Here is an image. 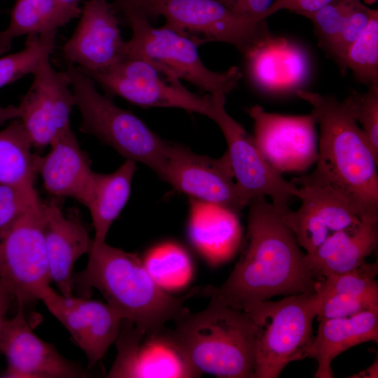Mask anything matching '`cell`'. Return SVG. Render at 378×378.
<instances>
[{"mask_svg": "<svg viewBox=\"0 0 378 378\" xmlns=\"http://www.w3.org/2000/svg\"><path fill=\"white\" fill-rule=\"evenodd\" d=\"M378 264L366 261L358 267L328 275L316 281L318 320L351 316L378 309Z\"/></svg>", "mask_w": 378, "mask_h": 378, "instance_id": "44dd1931", "label": "cell"}, {"mask_svg": "<svg viewBox=\"0 0 378 378\" xmlns=\"http://www.w3.org/2000/svg\"><path fill=\"white\" fill-rule=\"evenodd\" d=\"M136 169V162L126 159L111 174L94 172L92 197L88 207L95 232L94 242L105 241L111 225L129 199Z\"/></svg>", "mask_w": 378, "mask_h": 378, "instance_id": "484cf974", "label": "cell"}, {"mask_svg": "<svg viewBox=\"0 0 378 378\" xmlns=\"http://www.w3.org/2000/svg\"><path fill=\"white\" fill-rule=\"evenodd\" d=\"M361 0H332L321 8L303 16L314 25L319 46L331 54L345 21Z\"/></svg>", "mask_w": 378, "mask_h": 378, "instance_id": "1f68e13d", "label": "cell"}, {"mask_svg": "<svg viewBox=\"0 0 378 378\" xmlns=\"http://www.w3.org/2000/svg\"><path fill=\"white\" fill-rule=\"evenodd\" d=\"M318 306L314 292L260 301L244 311L255 330L253 378L279 377L288 363L309 357Z\"/></svg>", "mask_w": 378, "mask_h": 378, "instance_id": "5b68a950", "label": "cell"}, {"mask_svg": "<svg viewBox=\"0 0 378 378\" xmlns=\"http://www.w3.org/2000/svg\"><path fill=\"white\" fill-rule=\"evenodd\" d=\"M115 340L118 354L107 377H198L172 330L146 331L122 321Z\"/></svg>", "mask_w": 378, "mask_h": 378, "instance_id": "7c38bea8", "label": "cell"}, {"mask_svg": "<svg viewBox=\"0 0 378 378\" xmlns=\"http://www.w3.org/2000/svg\"><path fill=\"white\" fill-rule=\"evenodd\" d=\"M40 200L34 188L0 183V230L11 223Z\"/></svg>", "mask_w": 378, "mask_h": 378, "instance_id": "836d02e7", "label": "cell"}, {"mask_svg": "<svg viewBox=\"0 0 378 378\" xmlns=\"http://www.w3.org/2000/svg\"><path fill=\"white\" fill-rule=\"evenodd\" d=\"M159 176L191 198L218 204L237 214L245 207L233 181L226 152L219 158H213L169 141Z\"/></svg>", "mask_w": 378, "mask_h": 378, "instance_id": "4fadbf2b", "label": "cell"}, {"mask_svg": "<svg viewBox=\"0 0 378 378\" xmlns=\"http://www.w3.org/2000/svg\"><path fill=\"white\" fill-rule=\"evenodd\" d=\"M66 71L81 114L80 130L95 136L126 159L146 164L160 176L169 141L161 139L134 113L99 93L94 81L78 66L68 64Z\"/></svg>", "mask_w": 378, "mask_h": 378, "instance_id": "8992f818", "label": "cell"}, {"mask_svg": "<svg viewBox=\"0 0 378 378\" xmlns=\"http://www.w3.org/2000/svg\"><path fill=\"white\" fill-rule=\"evenodd\" d=\"M46 205L41 200L0 230V279L18 305L41 300L50 288L44 236Z\"/></svg>", "mask_w": 378, "mask_h": 378, "instance_id": "9c48e42d", "label": "cell"}, {"mask_svg": "<svg viewBox=\"0 0 378 378\" xmlns=\"http://www.w3.org/2000/svg\"><path fill=\"white\" fill-rule=\"evenodd\" d=\"M332 0H276L270 11V16L279 10L286 9L304 15L313 13Z\"/></svg>", "mask_w": 378, "mask_h": 378, "instance_id": "d590c367", "label": "cell"}, {"mask_svg": "<svg viewBox=\"0 0 378 378\" xmlns=\"http://www.w3.org/2000/svg\"><path fill=\"white\" fill-rule=\"evenodd\" d=\"M57 1L71 20L80 16L82 10L79 6L80 0H57Z\"/></svg>", "mask_w": 378, "mask_h": 378, "instance_id": "f35d334b", "label": "cell"}, {"mask_svg": "<svg viewBox=\"0 0 378 378\" xmlns=\"http://www.w3.org/2000/svg\"><path fill=\"white\" fill-rule=\"evenodd\" d=\"M45 57L34 74V80L18 106L20 120L32 146L41 148L71 128L70 115L76 105L67 71H57Z\"/></svg>", "mask_w": 378, "mask_h": 378, "instance_id": "2e32d148", "label": "cell"}, {"mask_svg": "<svg viewBox=\"0 0 378 378\" xmlns=\"http://www.w3.org/2000/svg\"><path fill=\"white\" fill-rule=\"evenodd\" d=\"M350 377L356 378H377L378 377V359L377 356L374 363L365 370Z\"/></svg>", "mask_w": 378, "mask_h": 378, "instance_id": "60d3db41", "label": "cell"}, {"mask_svg": "<svg viewBox=\"0 0 378 378\" xmlns=\"http://www.w3.org/2000/svg\"><path fill=\"white\" fill-rule=\"evenodd\" d=\"M132 31V37L124 41L123 57H136L162 65L180 80L209 92H231L238 85L242 74L236 66L223 72L213 71L204 64L197 46L189 38L165 26L154 27L145 17L126 18Z\"/></svg>", "mask_w": 378, "mask_h": 378, "instance_id": "ba28073f", "label": "cell"}, {"mask_svg": "<svg viewBox=\"0 0 378 378\" xmlns=\"http://www.w3.org/2000/svg\"><path fill=\"white\" fill-rule=\"evenodd\" d=\"M19 118L0 130V183L34 188L38 155Z\"/></svg>", "mask_w": 378, "mask_h": 378, "instance_id": "4316f807", "label": "cell"}, {"mask_svg": "<svg viewBox=\"0 0 378 378\" xmlns=\"http://www.w3.org/2000/svg\"><path fill=\"white\" fill-rule=\"evenodd\" d=\"M15 299L6 284L0 279V353L1 344L7 322L6 314Z\"/></svg>", "mask_w": 378, "mask_h": 378, "instance_id": "8d00e7d4", "label": "cell"}, {"mask_svg": "<svg viewBox=\"0 0 378 378\" xmlns=\"http://www.w3.org/2000/svg\"><path fill=\"white\" fill-rule=\"evenodd\" d=\"M188 234L190 242L211 265L230 259L241 235L238 214L213 203L190 199Z\"/></svg>", "mask_w": 378, "mask_h": 378, "instance_id": "7402d4cb", "label": "cell"}, {"mask_svg": "<svg viewBox=\"0 0 378 378\" xmlns=\"http://www.w3.org/2000/svg\"><path fill=\"white\" fill-rule=\"evenodd\" d=\"M116 10L106 0H88L80 19L62 47L68 64H78L84 72L104 70L121 59L122 39Z\"/></svg>", "mask_w": 378, "mask_h": 378, "instance_id": "ac0fdd59", "label": "cell"}, {"mask_svg": "<svg viewBox=\"0 0 378 378\" xmlns=\"http://www.w3.org/2000/svg\"><path fill=\"white\" fill-rule=\"evenodd\" d=\"M44 236L50 280L62 295L71 296L74 263L92 241L78 210L70 209L64 215L57 204L47 202Z\"/></svg>", "mask_w": 378, "mask_h": 378, "instance_id": "ffe728a7", "label": "cell"}, {"mask_svg": "<svg viewBox=\"0 0 378 378\" xmlns=\"http://www.w3.org/2000/svg\"><path fill=\"white\" fill-rule=\"evenodd\" d=\"M318 321L309 354L317 362L316 378H332L331 363L344 351L366 342H378V309Z\"/></svg>", "mask_w": 378, "mask_h": 378, "instance_id": "cb8c5ba5", "label": "cell"}, {"mask_svg": "<svg viewBox=\"0 0 378 378\" xmlns=\"http://www.w3.org/2000/svg\"><path fill=\"white\" fill-rule=\"evenodd\" d=\"M144 15L148 20L162 16L164 26L197 47L209 42L227 43L244 56L272 36L266 20L239 15L218 0H151Z\"/></svg>", "mask_w": 378, "mask_h": 378, "instance_id": "52a82bcc", "label": "cell"}, {"mask_svg": "<svg viewBox=\"0 0 378 378\" xmlns=\"http://www.w3.org/2000/svg\"><path fill=\"white\" fill-rule=\"evenodd\" d=\"M312 106L320 138L311 174L332 186L363 221L378 222V158L345 99L299 89Z\"/></svg>", "mask_w": 378, "mask_h": 378, "instance_id": "7a4b0ae2", "label": "cell"}, {"mask_svg": "<svg viewBox=\"0 0 378 378\" xmlns=\"http://www.w3.org/2000/svg\"><path fill=\"white\" fill-rule=\"evenodd\" d=\"M344 71L350 69L357 80L369 85L378 82V14L348 49Z\"/></svg>", "mask_w": 378, "mask_h": 378, "instance_id": "4dcf8cb0", "label": "cell"}, {"mask_svg": "<svg viewBox=\"0 0 378 378\" xmlns=\"http://www.w3.org/2000/svg\"><path fill=\"white\" fill-rule=\"evenodd\" d=\"M290 181L299 189L301 204L282 216L306 253L314 251L334 233L363 221L339 191L311 174Z\"/></svg>", "mask_w": 378, "mask_h": 378, "instance_id": "9a60e30c", "label": "cell"}, {"mask_svg": "<svg viewBox=\"0 0 378 378\" xmlns=\"http://www.w3.org/2000/svg\"><path fill=\"white\" fill-rule=\"evenodd\" d=\"M225 98L223 92L211 94L209 118L219 126L225 136L226 153L243 204L247 206L253 198L268 196L274 209L281 214H285L289 210L290 199L299 197V189L267 162L253 137L227 113Z\"/></svg>", "mask_w": 378, "mask_h": 378, "instance_id": "8fae6325", "label": "cell"}, {"mask_svg": "<svg viewBox=\"0 0 378 378\" xmlns=\"http://www.w3.org/2000/svg\"><path fill=\"white\" fill-rule=\"evenodd\" d=\"M364 1L368 4H372L377 1V0H364Z\"/></svg>", "mask_w": 378, "mask_h": 378, "instance_id": "b9f144b4", "label": "cell"}, {"mask_svg": "<svg viewBox=\"0 0 378 378\" xmlns=\"http://www.w3.org/2000/svg\"><path fill=\"white\" fill-rule=\"evenodd\" d=\"M235 13L257 21L267 20L276 0H218Z\"/></svg>", "mask_w": 378, "mask_h": 378, "instance_id": "e575fe53", "label": "cell"}, {"mask_svg": "<svg viewBox=\"0 0 378 378\" xmlns=\"http://www.w3.org/2000/svg\"><path fill=\"white\" fill-rule=\"evenodd\" d=\"M254 122V143L279 174L307 169L318 158L316 120L311 112L284 115L265 111L259 105L247 108Z\"/></svg>", "mask_w": 378, "mask_h": 378, "instance_id": "5bb4252c", "label": "cell"}, {"mask_svg": "<svg viewBox=\"0 0 378 378\" xmlns=\"http://www.w3.org/2000/svg\"><path fill=\"white\" fill-rule=\"evenodd\" d=\"M151 0H115V10L121 11L125 18L131 15L145 17L144 10ZM146 18V17H145Z\"/></svg>", "mask_w": 378, "mask_h": 378, "instance_id": "74e56055", "label": "cell"}, {"mask_svg": "<svg viewBox=\"0 0 378 378\" xmlns=\"http://www.w3.org/2000/svg\"><path fill=\"white\" fill-rule=\"evenodd\" d=\"M302 53L286 39L272 36L244 57L255 85L280 92L296 89L307 77V64Z\"/></svg>", "mask_w": 378, "mask_h": 378, "instance_id": "d4e9b609", "label": "cell"}, {"mask_svg": "<svg viewBox=\"0 0 378 378\" xmlns=\"http://www.w3.org/2000/svg\"><path fill=\"white\" fill-rule=\"evenodd\" d=\"M20 109L18 106L10 105L8 106H0V126L8 121L20 118Z\"/></svg>", "mask_w": 378, "mask_h": 378, "instance_id": "ab89813d", "label": "cell"}, {"mask_svg": "<svg viewBox=\"0 0 378 378\" xmlns=\"http://www.w3.org/2000/svg\"><path fill=\"white\" fill-rule=\"evenodd\" d=\"M70 20L57 0H17L9 25L0 32V54L19 36L57 30Z\"/></svg>", "mask_w": 378, "mask_h": 378, "instance_id": "83f0119b", "label": "cell"}, {"mask_svg": "<svg viewBox=\"0 0 378 378\" xmlns=\"http://www.w3.org/2000/svg\"><path fill=\"white\" fill-rule=\"evenodd\" d=\"M247 206V241L241 255L224 283L201 288L200 295L246 311L276 295L315 292L317 281L282 214L262 196Z\"/></svg>", "mask_w": 378, "mask_h": 378, "instance_id": "6da1fadb", "label": "cell"}, {"mask_svg": "<svg viewBox=\"0 0 378 378\" xmlns=\"http://www.w3.org/2000/svg\"><path fill=\"white\" fill-rule=\"evenodd\" d=\"M85 270L73 275L74 289L82 298L92 288L98 289L121 317L146 331L164 328L189 312L183 306L190 297L200 294L194 288L181 297H175L160 288L144 267L136 253L113 247L105 241H92Z\"/></svg>", "mask_w": 378, "mask_h": 378, "instance_id": "3957f363", "label": "cell"}, {"mask_svg": "<svg viewBox=\"0 0 378 378\" xmlns=\"http://www.w3.org/2000/svg\"><path fill=\"white\" fill-rule=\"evenodd\" d=\"M57 30L29 35L25 48L0 57V88L29 74H34L41 61L53 52Z\"/></svg>", "mask_w": 378, "mask_h": 378, "instance_id": "f546056e", "label": "cell"}, {"mask_svg": "<svg viewBox=\"0 0 378 378\" xmlns=\"http://www.w3.org/2000/svg\"><path fill=\"white\" fill-rule=\"evenodd\" d=\"M141 261L156 284L169 293L185 288L193 278L194 266L190 255L174 242L152 247Z\"/></svg>", "mask_w": 378, "mask_h": 378, "instance_id": "f1b7e54d", "label": "cell"}, {"mask_svg": "<svg viewBox=\"0 0 378 378\" xmlns=\"http://www.w3.org/2000/svg\"><path fill=\"white\" fill-rule=\"evenodd\" d=\"M50 147L46 156H38L37 164L45 190L55 197L74 198L88 207L92 197L94 172L89 156L71 129L58 136Z\"/></svg>", "mask_w": 378, "mask_h": 378, "instance_id": "d6986e66", "label": "cell"}, {"mask_svg": "<svg viewBox=\"0 0 378 378\" xmlns=\"http://www.w3.org/2000/svg\"><path fill=\"white\" fill-rule=\"evenodd\" d=\"M344 99L378 158V82L368 85L365 92H353Z\"/></svg>", "mask_w": 378, "mask_h": 378, "instance_id": "d6a6232c", "label": "cell"}, {"mask_svg": "<svg viewBox=\"0 0 378 378\" xmlns=\"http://www.w3.org/2000/svg\"><path fill=\"white\" fill-rule=\"evenodd\" d=\"M378 222L361 221L330 236L314 251L305 253L306 264L318 281L354 270L377 247Z\"/></svg>", "mask_w": 378, "mask_h": 378, "instance_id": "603a6c76", "label": "cell"}, {"mask_svg": "<svg viewBox=\"0 0 378 378\" xmlns=\"http://www.w3.org/2000/svg\"><path fill=\"white\" fill-rule=\"evenodd\" d=\"M6 323L1 353L6 358L7 367L0 377L6 378H75L86 372L64 358L55 347L34 334L23 312L24 306Z\"/></svg>", "mask_w": 378, "mask_h": 378, "instance_id": "e0dca14e", "label": "cell"}, {"mask_svg": "<svg viewBox=\"0 0 378 378\" xmlns=\"http://www.w3.org/2000/svg\"><path fill=\"white\" fill-rule=\"evenodd\" d=\"M175 322L173 334L201 374L253 378L255 330L246 312L211 301L204 310L189 312Z\"/></svg>", "mask_w": 378, "mask_h": 378, "instance_id": "277c9868", "label": "cell"}, {"mask_svg": "<svg viewBox=\"0 0 378 378\" xmlns=\"http://www.w3.org/2000/svg\"><path fill=\"white\" fill-rule=\"evenodd\" d=\"M84 73L110 94L136 106L178 108L210 116L211 94L192 92L171 70L157 63L122 57L104 70Z\"/></svg>", "mask_w": 378, "mask_h": 378, "instance_id": "30bf717a", "label": "cell"}]
</instances>
